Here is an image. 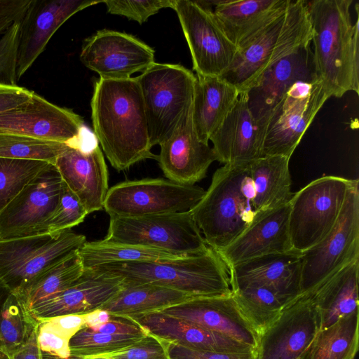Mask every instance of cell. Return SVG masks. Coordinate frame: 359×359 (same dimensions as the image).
I'll use <instances>...</instances> for the list:
<instances>
[{"label": "cell", "mask_w": 359, "mask_h": 359, "mask_svg": "<svg viewBox=\"0 0 359 359\" xmlns=\"http://www.w3.org/2000/svg\"><path fill=\"white\" fill-rule=\"evenodd\" d=\"M90 105L95 138L114 168L122 171L147 158L157 160L136 77L100 78Z\"/></svg>", "instance_id": "6da1fadb"}, {"label": "cell", "mask_w": 359, "mask_h": 359, "mask_svg": "<svg viewBox=\"0 0 359 359\" xmlns=\"http://www.w3.org/2000/svg\"><path fill=\"white\" fill-rule=\"evenodd\" d=\"M352 0L306 1L317 74L330 97L359 93V16L352 23Z\"/></svg>", "instance_id": "7a4b0ae2"}, {"label": "cell", "mask_w": 359, "mask_h": 359, "mask_svg": "<svg viewBox=\"0 0 359 359\" xmlns=\"http://www.w3.org/2000/svg\"><path fill=\"white\" fill-rule=\"evenodd\" d=\"M249 164H225L212 175L201 199L190 210L208 247L220 252L252 222L256 212Z\"/></svg>", "instance_id": "3957f363"}, {"label": "cell", "mask_w": 359, "mask_h": 359, "mask_svg": "<svg viewBox=\"0 0 359 359\" xmlns=\"http://www.w3.org/2000/svg\"><path fill=\"white\" fill-rule=\"evenodd\" d=\"M92 269L117 276L125 283L165 287L196 297L232 294L229 269L210 248L201 254L172 259L110 263Z\"/></svg>", "instance_id": "277c9868"}, {"label": "cell", "mask_w": 359, "mask_h": 359, "mask_svg": "<svg viewBox=\"0 0 359 359\" xmlns=\"http://www.w3.org/2000/svg\"><path fill=\"white\" fill-rule=\"evenodd\" d=\"M311 41L306 1H291L269 24L237 47L234 58L221 76L239 91H248L273 64L302 43Z\"/></svg>", "instance_id": "5b68a950"}, {"label": "cell", "mask_w": 359, "mask_h": 359, "mask_svg": "<svg viewBox=\"0 0 359 359\" xmlns=\"http://www.w3.org/2000/svg\"><path fill=\"white\" fill-rule=\"evenodd\" d=\"M136 79L152 147L174 132L191 106L196 76L181 65L154 62Z\"/></svg>", "instance_id": "8992f818"}, {"label": "cell", "mask_w": 359, "mask_h": 359, "mask_svg": "<svg viewBox=\"0 0 359 359\" xmlns=\"http://www.w3.org/2000/svg\"><path fill=\"white\" fill-rule=\"evenodd\" d=\"M353 182L341 177L323 176L293 194L288 219L292 251L302 253L331 231Z\"/></svg>", "instance_id": "52a82bcc"}, {"label": "cell", "mask_w": 359, "mask_h": 359, "mask_svg": "<svg viewBox=\"0 0 359 359\" xmlns=\"http://www.w3.org/2000/svg\"><path fill=\"white\" fill-rule=\"evenodd\" d=\"M301 295L311 294L349 263L359 259V187L353 180L340 215L318 243L301 253Z\"/></svg>", "instance_id": "ba28073f"}, {"label": "cell", "mask_w": 359, "mask_h": 359, "mask_svg": "<svg viewBox=\"0 0 359 359\" xmlns=\"http://www.w3.org/2000/svg\"><path fill=\"white\" fill-rule=\"evenodd\" d=\"M104 239L182 255L201 254L210 248L190 210L141 217L110 215Z\"/></svg>", "instance_id": "9c48e42d"}, {"label": "cell", "mask_w": 359, "mask_h": 359, "mask_svg": "<svg viewBox=\"0 0 359 359\" xmlns=\"http://www.w3.org/2000/svg\"><path fill=\"white\" fill-rule=\"evenodd\" d=\"M86 242L84 235L72 229L0 241V283L17 294Z\"/></svg>", "instance_id": "30bf717a"}, {"label": "cell", "mask_w": 359, "mask_h": 359, "mask_svg": "<svg viewBox=\"0 0 359 359\" xmlns=\"http://www.w3.org/2000/svg\"><path fill=\"white\" fill-rule=\"evenodd\" d=\"M330 97L320 79L294 83L267 118L262 156L279 155L290 158L316 115Z\"/></svg>", "instance_id": "8fae6325"}, {"label": "cell", "mask_w": 359, "mask_h": 359, "mask_svg": "<svg viewBox=\"0 0 359 359\" xmlns=\"http://www.w3.org/2000/svg\"><path fill=\"white\" fill-rule=\"evenodd\" d=\"M205 190L164 178L121 182L109 188L103 208L109 215L141 217L190 210Z\"/></svg>", "instance_id": "7c38bea8"}, {"label": "cell", "mask_w": 359, "mask_h": 359, "mask_svg": "<svg viewBox=\"0 0 359 359\" xmlns=\"http://www.w3.org/2000/svg\"><path fill=\"white\" fill-rule=\"evenodd\" d=\"M198 76H221L231 64L237 47L217 22L204 1L173 0Z\"/></svg>", "instance_id": "4fadbf2b"}, {"label": "cell", "mask_w": 359, "mask_h": 359, "mask_svg": "<svg viewBox=\"0 0 359 359\" xmlns=\"http://www.w3.org/2000/svg\"><path fill=\"white\" fill-rule=\"evenodd\" d=\"M63 184L52 163L36 175L0 212V241L46 233V224L57 208Z\"/></svg>", "instance_id": "5bb4252c"}, {"label": "cell", "mask_w": 359, "mask_h": 359, "mask_svg": "<svg viewBox=\"0 0 359 359\" xmlns=\"http://www.w3.org/2000/svg\"><path fill=\"white\" fill-rule=\"evenodd\" d=\"M83 120L34 92L16 109L0 114V133L25 135L70 145L83 142Z\"/></svg>", "instance_id": "9a60e30c"}, {"label": "cell", "mask_w": 359, "mask_h": 359, "mask_svg": "<svg viewBox=\"0 0 359 359\" xmlns=\"http://www.w3.org/2000/svg\"><path fill=\"white\" fill-rule=\"evenodd\" d=\"M154 55L151 47L133 35L102 29L85 41L80 60L102 79H125L152 65Z\"/></svg>", "instance_id": "2e32d148"}, {"label": "cell", "mask_w": 359, "mask_h": 359, "mask_svg": "<svg viewBox=\"0 0 359 359\" xmlns=\"http://www.w3.org/2000/svg\"><path fill=\"white\" fill-rule=\"evenodd\" d=\"M320 330L319 316L311 295H300L284 307L259 337L257 359H298Z\"/></svg>", "instance_id": "e0dca14e"}, {"label": "cell", "mask_w": 359, "mask_h": 359, "mask_svg": "<svg viewBox=\"0 0 359 359\" xmlns=\"http://www.w3.org/2000/svg\"><path fill=\"white\" fill-rule=\"evenodd\" d=\"M93 0H31L20 21L17 78L32 66L48 41L69 18L90 6Z\"/></svg>", "instance_id": "ac0fdd59"}, {"label": "cell", "mask_w": 359, "mask_h": 359, "mask_svg": "<svg viewBox=\"0 0 359 359\" xmlns=\"http://www.w3.org/2000/svg\"><path fill=\"white\" fill-rule=\"evenodd\" d=\"M311 43H302L273 64L246 91L249 109L263 132L271 110L294 83L320 79Z\"/></svg>", "instance_id": "d6986e66"}, {"label": "cell", "mask_w": 359, "mask_h": 359, "mask_svg": "<svg viewBox=\"0 0 359 359\" xmlns=\"http://www.w3.org/2000/svg\"><path fill=\"white\" fill-rule=\"evenodd\" d=\"M159 145L157 161L161 170L167 179L180 184L194 185L201 181L205 177L210 165L217 161L212 147L196 135L191 106L174 132Z\"/></svg>", "instance_id": "ffe728a7"}, {"label": "cell", "mask_w": 359, "mask_h": 359, "mask_svg": "<svg viewBox=\"0 0 359 359\" xmlns=\"http://www.w3.org/2000/svg\"><path fill=\"white\" fill-rule=\"evenodd\" d=\"M54 165L88 214L103 208L109 189L108 170L98 142L90 148L69 145Z\"/></svg>", "instance_id": "44dd1931"}, {"label": "cell", "mask_w": 359, "mask_h": 359, "mask_svg": "<svg viewBox=\"0 0 359 359\" xmlns=\"http://www.w3.org/2000/svg\"><path fill=\"white\" fill-rule=\"evenodd\" d=\"M158 312L221 333L257 349L259 336L241 313L232 294L193 297Z\"/></svg>", "instance_id": "7402d4cb"}, {"label": "cell", "mask_w": 359, "mask_h": 359, "mask_svg": "<svg viewBox=\"0 0 359 359\" xmlns=\"http://www.w3.org/2000/svg\"><path fill=\"white\" fill-rule=\"evenodd\" d=\"M290 203L256 214L248 226L217 252L227 267L270 254L292 251L288 229Z\"/></svg>", "instance_id": "603a6c76"}, {"label": "cell", "mask_w": 359, "mask_h": 359, "mask_svg": "<svg viewBox=\"0 0 359 359\" xmlns=\"http://www.w3.org/2000/svg\"><path fill=\"white\" fill-rule=\"evenodd\" d=\"M210 140L217 161L224 165H248L262 156L264 132L249 109L245 91Z\"/></svg>", "instance_id": "cb8c5ba5"}, {"label": "cell", "mask_w": 359, "mask_h": 359, "mask_svg": "<svg viewBox=\"0 0 359 359\" xmlns=\"http://www.w3.org/2000/svg\"><path fill=\"white\" fill-rule=\"evenodd\" d=\"M123 280L117 276L86 269L68 288L30 311L39 321L70 314H86L113 298L120 290Z\"/></svg>", "instance_id": "d4e9b609"}, {"label": "cell", "mask_w": 359, "mask_h": 359, "mask_svg": "<svg viewBox=\"0 0 359 359\" xmlns=\"http://www.w3.org/2000/svg\"><path fill=\"white\" fill-rule=\"evenodd\" d=\"M129 318L149 334L184 347L228 353L257 351L249 345L221 333L159 312Z\"/></svg>", "instance_id": "484cf974"}, {"label": "cell", "mask_w": 359, "mask_h": 359, "mask_svg": "<svg viewBox=\"0 0 359 359\" xmlns=\"http://www.w3.org/2000/svg\"><path fill=\"white\" fill-rule=\"evenodd\" d=\"M300 255L294 251L270 254L229 267L231 289L267 285L296 299L301 295Z\"/></svg>", "instance_id": "4316f807"}, {"label": "cell", "mask_w": 359, "mask_h": 359, "mask_svg": "<svg viewBox=\"0 0 359 359\" xmlns=\"http://www.w3.org/2000/svg\"><path fill=\"white\" fill-rule=\"evenodd\" d=\"M291 0L211 1L213 15L227 38L238 47L269 24Z\"/></svg>", "instance_id": "83f0119b"}, {"label": "cell", "mask_w": 359, "mask_h": 359, "mask_svg": "<svg viewBox=\"0 0 359 359\" xmlns=\"http://www.w3.org/2000/svg\"><path fill=\"white\" fill-rule=\"evenodd\" d=\"M240 91L219 76H196L191 105L192 121L198 137H210L233 108Z\"/></svg>", "instance_id": "f1b7e54d"}, {"label": "cell", "mask_w": 359, "mask_h": 359, "mask_svg": "<svg viewBox=\"0 0 359 359\" xmlns=\"http://www.w3.org/2000/svg\"><path fill=\"white\" fill-rule=\"evenodd\" d=\"M359 259L341 268L310 294L320 319V330L358 310Z\"/></svg>", "instance_id": "f546056e"}, {"label": "cell", "mask_w": 359, "mask_h": 359, "mask_svg": "<svg viewBox=\"0 0 359 359\" xmlns=\"http://www.w3.org/2000/svg\"><path fill=\"white\" fill-rule=\"evenodd\" d=\"M290 158L279 155L264 156L249 163L256 214L290 203L293 196L289 171Z\"/></svg>", "instance_id": "4dcf8cb0"}, {"label": "cell", "mask_w": 359, "mask_h": 359, "mask_svg": "<svg viewBox=\"0 0 359 359\" xmlns=\"http://www.w3.org/2000/svg\"><path fill=\"white\" fill-rule=\"evenodd\" d=\"M193 297H196L165 287L123 282L117 294L99 309L111 316L129 318L158 312Z\"/></svg>", "instance_id": "1f68e13d"}, {"label": "cell", "mask_w": 359, "mask_h": 359, "mask_svg": "<svg viewBox=\"0 0 359 359\" xmlns=\"http://www.w3.org/2000/svg\"><path fill=\"white\" fill-rule=\"evenodd\" d=\"M84 268L74 250L29 281L16 295L31 311L62 292L83 274Z\"/></svg>", "instance_id": "d6a6232c"}, {"label": "cell", "mask_w": 359, "mask_h": 359, "mask_svg": "<svg viewBox=\"0 0 359 359\" xmlns=\"http://www.w3.org/2000/svg\"><path fill=\"white\" fill-rule=\"evenodd\" d=\"M232 295L243 316L259 337L274 323L292 299L267 285L232 288Z\"/></svg>", "instance_id": "836d02e7"}, {"label": "cell", "mask_w": 359, "mask_h": 359, "mask_svg": "<svg viewBox=\"0 0 359 359\" xmlns=\"http://www.w3.org/2000/svg\"><path fill=\"white\" fill-rule=\"evenodd\" d=\"M84 269L110 263L151 262L184 256L161 249L104 239L86 242L78 250Z\"/></svg>", "instance_id": "e575fe53"}, {"label": "cell", "mask_w": 359, "mask_h": 359, "mask_svg": "<svg viewBox=\"0 0 359 359\" xmlns=\"http://www.w3.org/2000/svg\"><path fill=\"white\" fill-rule=\"evenodd\" d=\"M359 346V311L320 330L302 359H354Z\"/></svg>", "instance_id": "d590c367"}, {"label": "cell", "mask_w": 359, "mask_h": 359, "mask_svg": "<svg viewBox=\"0 0 359 359\" xmlns=\"http://www.w3.org/2000/svg\"><path fill=\"white\" fill-rule=\"evenodd\" d=\"M39 323L21 300L11 293L0 314V352L12 358L27 344Z\"/></svg>", "instance_id": "8d00e7d4"}, {"label": "cell", "mask_w": 359, "mask_h": 359, "mask_svg": "<svg viewBox=\"0 0 359 359\" xmlns=\"http://www.w3.org/2000/svg\"><path fill=\"white\" fill-rule=\"evenodd\" d=\"M147 335L104 334L95 332L88 327H83L69 341L70 357L97 358L118 352L138 343Z\"/></svg>", "instance_id": "74e56055"}, {"label": "cell", "mask_w": 359, "mask_h": 359, "mask_svg": "<svg viewBox=\"0 0 359 359\" xmlns=\"http://www.w3.org/2000/svg\"><path fill=\"white\" fill-rule=\"evenodd\" d=\"M70 144L15 134L0 133V157L54 164Z\"/></svg>", "instance_id": "f35d334b"}, {"label": "cell", "mask_w": 359, "mask_h": 359, "mask_svg": "<svg viewBox=\"0 0 359 359\" xmlns=\"http://www.w3.org/2000/svg\"><path fill=\"white\" fill-rule=\"evenodd\" d=\"M50 163L0 157V212Z\"/></svg>", "instance_id": "ab89813d"}, {"label": "cell", "mask_w": 359, "mask_h": 359, "mask_svg": "<svg viewBox=\"0 0 359 359\" xmlns=\"http://www.w3.org/2000/svg\"><path fill=\"white\" fill-rule=\"evenodd\" d=\"M88 215L79 198L64 183L57 208L46 224V232L72 229L83 222Z\"/></svg>", "instance_id": "60d3db41"}, {"label": "cell", "mask_w": 359, "mask_h": 359, "mask_svg": "<svg viewBox=\"0 0 359 359\" xmlns=\"http://www.w3.org/2000/svg\"><path fill=\"white\" fill-rule=\"evenodd\" d=\"M19 29L20 21L15 22L0 37V86H18Z\"/></svg>", "instance_id": "b9f144b4"}, {"label": "cell", "mask_w": 359, "mask_h": 359, "mask_svg": "<svg viewBox=\"0 0 359 359\" xmlns=\"http://www.w3.org/2000/svg\"><path fill=\"white\" fill-rule=\"evenodd\" d=\"M107 12L142 24L161 9L172 8L173 0H104Z\"/></svg>", "instance_id": "7bdbcfd3"}, {"label": "cell", "mask_w": 359, "mask_h": 359, "mask_svg": "<svg viewBox=\"0 0 359 359\" xmlns=\"http://www.w3.org/2000/svg\"><path fill=\"white\" fill-rule=\"evenodd\" d=\"M98 358L111 359H170L167 351V341L149 333L138 343L128 348Z\"/></svg>", "instance_id": "ee69618b"}, {"label": "cell", "mask_w": 359, "mask_h": 359, "mask_svg": "<svg viewBox=\"0 0 359 359\" xmlns=\"http://www.w3.org/2000/svg\"><path fill=\"white\" fill-rule=\"evenodd\" d=\"M39 348L61 359L70 358L69 339L57 332L46 320H39L36 335Z\"/></svg>", "instance_id": "f6af8a7d"}, {"label": "cell", "mask_w": 359, "mask_h": 359, "mask_svg": "<svg viewBox=\"0 0 359 359\" xmlns=\"http://www.w3.org/2000/svg\"><path fill=\"white\" fill-rule=\"evenodd\" d=\"M167 351L170 359H257V351L244 353H221L193 349L168 341Z\"/></svg>", "instance_id": "bcb514c9"}, {"label": "cell", "mask_w": 359, "mask_h": 359, "mask_svg": "<svg viewBox=\"0 0 359 359\" xmlns=\"http://www.w3.org/2000/svg\"><path fill=\"white\" fill-rule=\"evenodd\" d=\"M88 327L95 332L110 334L144 336L149 334L133 320L111 315L108 322Z\"/></svg>", "instance_id": "7dc6e473"}, {"label": "cell", "mask_w": 359, "mask_h": 359, "mask_svg": "<svg viewBox=\"0 0 359 359\" xmlns=\"http://www.w3.org/2000/svg\"><path fill=\"white\" fill-rule=\"evenodd\" d=\"M34 91L19 86H0V114L18 108L29 101Z\"/></svg>", "instance_id": "c3c4849f"}, {"label": "cell", "mask_w": 359, "mask_h": 359, "mask_svg": "<svg viewBox=\"0 0 359 359\" xmlns=\"http://www.w3.org/2000/svg\"><path fill=\"white\" fill-rule=\"evenodd\" d=\"M46 320L57 332L68 339L85 327V314L65 315Z\"/></svg>", "instance_id": "681fc988"}, {"label": "cell", "mask_w": 359, "mask_h": 359, "mask_svg": "<svg viewBox=\"0 0 359 359\" xmlns=\"http://www.w3.org/2000/svg\"><path fill=\"white\" fill-rule=\"evenodd\" d=\"M36 335L37 329L27 344L15 355L8 358L0 352V359H61L53 354L42 351L37 344Z\"/></svg>", "instance_id": "f907efd6"}, {"label": "cell", "mask_w": 359, "mask_h": 359, "mask_svg": "<svg viewBox=\"0 0 359 359\" xmlns=\"http://www.w3.org/2000/svg\"><path fill=\"white\" fill-rule=\"evenodd\" d=\"M31 0H0V18L11 15H22Z\"/></svg>", "instance_id": "816d5d0a"}, {"label": "cell", "mask_w": 359, "mask_h": 359, "mask_svg": "<svg viewBox=\"0 0 359 359\" xmlns=\"http://www.w3.org/2000/svg\"><path fill=\"white\" fill-rule=\"evenodd\" d=\"M22 15H11L0 18V35L3 34L13 23L17 21H20Z\"/></svg>", "instance_id": "f5cc1de1"}, {"label": "cell", "mask_w": 359, "mask_h": 359, "mask_svg": "<svg viewBox=\"0 0 359 359\" xmlns=\"http://www.w3.org/2000/svg\"><path fill=\"white\" fill-rule=\"evenodd\" d=\"M99 309L85 314V327H93L100 325L98 319Z\"/></svg>", "instance_id": "db71d44e"}, {"label": "cell", "mask_w": 359, "mask_h": 359, "mask_svg": "<svg viewBox=\"0 0 359 359\" xmlns=\"http://www.w3.org/2000/svg\"><path fill=\"white\" fill-rule=\"evenodd\" d=\"M11 292L0 283V314L2 308Z\"/></svg>", "instance_id": "11a10c76"}, {"label": "cell", "mask_w": 359, "mask_h": 359, "mask_svg": "<svg viewBox=\"0 0 359 359\" xmlns=\"http://www.w3.org/2000/svg\"><path fill=\"white\" fill-rule=\"evenodd\" d=\"M111 318V314L104 310L99 309L98 319L100 324L108 322Z\"/></svg>", "instance_id": "9f6ffc18"}, {"label": "cell", "mask_w": 359, "mask_h": 359, "mask_svg": "<svg viewBox=\"0 0 359 359\" xmlns=\"http://www.w3.org/2000/svg\"><path fill=\"white\" fill-rule=\"evenodd\" d=\"M68 359H111V358H72L70 357Z\"/></svg>", "instance_id": "6f0895ef"}, {"label": "cell", "mask_w": 359, "mask_h": 359, "mask_svg": "<svg viewBox=\"0 0 359 359\" xmlns=\"http://www.w3.org/2000/svg\"><path fill=\"white\" fill-rule=\"evenodd\" d=\"M302 358H303V356H302V357H301V358H298V359H302Z\"/></svg>", "instance_id": "680465c9"}]
</instances>
